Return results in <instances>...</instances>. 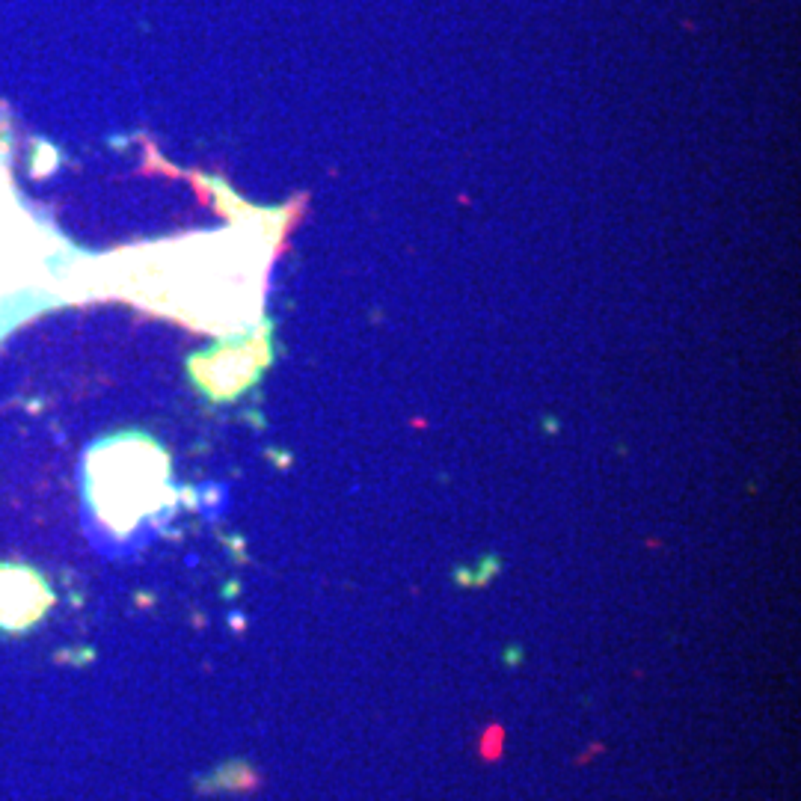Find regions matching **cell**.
Listing matches in <instances>:
<instances>
[{"mask_svg": "<svg viewBox=\"0 0 801 801\" xmlns=\"http://www.w3.org/2000/svg\"><path fill=\"white\" fill-rule=\"evenodd\" d=\"M169 463L146 436H113L86 457V496L95 517L119 534L167 505Z\"/></svg>", "mask_w": 801, "mask_h": 801, "instance_id": "6da1fadb", "label": "cell"}, {"mask_svg": "<svg viewBox=\"0 0 801 801\" xmlns=\"http://www.w3.org/2000/svg\"><path fill=\"white\" fill-rule=\"evenodd\" d=\"M53 606L51 584L24 564H0V629L30 632Z\"/></svg>", "mask_w": 801, "mask_h": 801, "instance_id": "7a4b0ae2", "label": "cell"}]
</instances>
